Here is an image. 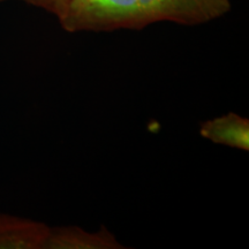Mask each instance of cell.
Returning a JSON list of instances; mask_svg holds the SVG:
<instances>
[{"mask_svg":"<svg viewBox=\"0 0 249 249\" xmlns=\"http://www.w3.org/2000/svg\"><path fill=\"white\" fill-rule=\"evenodd\" d=\"M49 233L43 223L0 214V249H44Z\"/></svg>","mask_w":249,"mask_h":249,"instance_id":"3","label":"cell"},{"mask_svg":"<svg viewBox=\"0 0 249 249\" xmlns=\"http://www.w3.org/2000/svg\"><path fill=\"white\" fill-rule=\"evenodd\" d=\"M116 235L102 226L88 232L80 226L50 227L44 249H124Z\"/></svg>","mask_w":249,"mask_h":249,"instance_id":"2","label":"cell"},{"mask_svg":"<svg viewBox=\"0 0 249 249\" xmlns=\"http://www.w3.org/2000/svg\"><path fill=\"white\" fill-rule=\"evenodd\" d=\"M0 1H4V0H0Z\"/></svg>","mask_w":249,"mask_h":249,"instance_id":"6","label":"cell"},{"mask_svg":"<svg viewBox=\"0 0 249 249\" xmlns=\"http://www.w3.org/2000/svg\"><path fill=\"white\" fill-rule=\"evenodd\" d=\"M230 8V0H70L58 20L68 33H99L142 29L163 21L196 26L219 18Z\"/></svg>","mask_w":249,"mask_h":249,"instance_id":"1","label":"cell"},{"mask_svg":"<svg viewBox=\"0 0 249 249\" xmlns=\"http://www.w3.org/2000/svg\"><path fill=\"white\" fill-rule=\"evenodd\" d=\"M200 135L216 144L249 150V120L233 112L205 121L200 127Z\"/></svg>","mask_w":249,"mask_h":249,"instance_id":"4","label":"cell"},{"mask_svg":"<svg viewBox=\"0 0 249 249\" xmlns=\"http://www.w3.org/2000/svg\"><path fill=\"white\" fill-rule=\"evenodd\" d=\"M23 1L45 9L49 13H52L59 18L64 12V9L66 8L70 0H23Z\"/></svg>","mask_w":249,"mask_h":249,"instance_id":"5","label":"cell"}]
</instances>
